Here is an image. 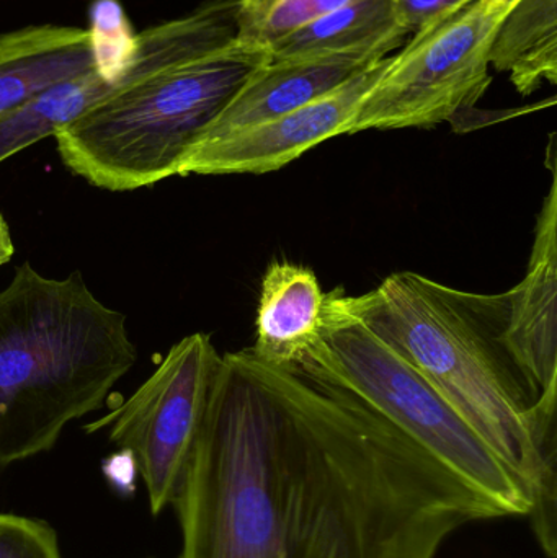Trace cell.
Instances as JSON below:
<instances>
[{
	"mask_svg": "<svg viewBox=\"0 0 557 558\" xmlns=\"http://www.w3.org/2000/svg\"><path fill=\"white\" fill-rule=\"evenodd\" d=\"M179 558H435L493 505L300 367L222 354L175 505Z\"/></svg>",
	"mask_w": 557,
	"mask_h": 558,
	"instance_id": "cell-1",
	"label": "cell"
},
{
	"mask_svg": "<svg viewBox=\"0 0 557 558\" xmlns=\"http://www.w3.org/2000/svg\"><path fill=\"white\" fill-rule=\"evenodd\" d=\"M343 299L480 433L522 485L536 541L556 558L557 389L540 397L510 356L507 292L474 294L399 271Z\"/></svg>",
	"mask_w": 557,
	"mask_h": 558,
	"instance_id": "cell-2",
	"label": "cell"
},
{
	"mask_svg": "<svg viewBox=\"0 0 557 558\" xmlns=\"http://www.w3.org/2000/svg\"><path fill=\"white\" fill-rule=\"evenodd\" d=\"M136 361L126 315L81 271L58 279L20 265L0 291V468L51 451Z\"/></svg>",
	"mask_w": 557,
	"mask_h": 558,
	"instance_id": "cell-3",
	"label": "cell"
},
{
	"mask_svg": "<svg viewBox=\"0 0 557 558\" xmlns=\"http://www.w3.org/2000/svg\"><path fill=\"white\" fill-rule=\"evenodd\" d=\"M267 61L268 52L235 41L153 72L56 131L59 157L74 175L113 193L179 175L206 128Z\"/></svg>",
	"mask_w": 557,
	"mask_h": 558,
	"instance_id": "cell-4",
	"label": "cell"
},
{
	"mask_svg": "<svg viewBox=\"0 0 557 558\" xmlns=\"http://www.w3.org/2000/svg\"><path fill=\"white\" fill-rule=\"evenodd\" d=\"M343 294L327 292L320 337L293 367L362 400L493 505L499 518L529 514L525 490L480 433L399 348L347 307Z\"/></svg>",
	"mask_w": 557,
	"mask_h": 558,
	"instance_id": "cell-5",
	"label": "cell"
},
{
	"mask_svg": "<svg viewBox=\"0 0 557 558\" xmlns=\"http://www.w3.org/2000/svg\"><path fill=\"white\" fill-rule=\"evenodd\" d=\"M517 2L471 0L414 33L360 101L347 134L431 128L473 108L491 84L494 36Z\"/></svg>",
	"mask_w": 557,
	"mask_h": 558,
	"instance_id": "cell-6",
	"label": "cell"
},
{
	"mask_svg": "<svg viewBox=\"0 0 557 558\" xmlns=\"http://www.w3.org/2000/svg\"><path fill=\"white\" fill-rule=\"evenodd\" d=\"M221 363L208 333L189 335L130 399L87 428L108 426V439L134 456L153 514L175 505Z\"/></svg>",
	"mask_w": 557,
	"mask_h": 558,
	"instance_id": "cell-7",
	"label": "cell"
},
{
	"mask_svg": "<svg viewBox=\"0 0 557 558\" xmlns=\"http://www.w3.org/2000/svg\"><path fill=\"white\" fill-rule=\"evenodd\" d=\"M375 62L332 94L291 111L196 144L180 163L179 177L241 175L275 172L330 137L346 136L360 101L391 64Z\"/></svg>",
	"mask_w": 557,
	"mask_h": 558,
	"instance_id": "cell-8",
	"label": "cell"
},
{
	"mask_svg": "<svg viewBox=\"0 0 557 558\" xmlns=\"http://www.w3.org/2000/svg\"><path fill=\"white\" fill-rule=\"evenodd\" d=\"M552 185L536 221L525 277L507 291L504 343L540 397L557 389V175L552 146Z\"/></svg>",
	"mask_w": 557,
	"mask_h": 558,
	"instance_id": "cell-9",
	"label": "cell"
},
{
	"mask_svg": "<svg viewBox=\"0 0 557 558\" xmlns=\"http://www.w3.org/2000/svg\"><path fill=\"white\" fill-rule=\"evenodd\" d=\"M375 62L353 54L270 59L239 88L196 144L300 110L332 94Z\"/></svg>",
	"mask_w": 557,
	"mask_h": 558,
	"instance_id": "cell-10",
	"label": "cell"
},
{
	"mask_svg": "<svg viewBox=\"0 0 557 558\" xmlns=\"http://www.w3.org/2000/svg\"><path fill=\"white\" fill-rule=\"evenodd\" d=\"M324 311L326 292L311 268L274 262L262 279L257 333L249 351L268 366H296L320 337Z\"/></svg>",
	"mask_w": 557,
	"mask_h": 558,
	"instance_id": "cell-11",
	"label": "cell"
},
{
	"mask_svg": "<svg viewBox=\"0 0 557 558\" xmlns=\"http://www.w3.org/2000/svg\"><path fill=\"white\" fill-rule=\"evenodd\" d=\"M94 68L87 29L32 25L0 35V118Z\"/></svg>",
	"mask_w": 557,
	"mask_h": 558,
	"instance_id": "cell-12",
	"label": "cell"
},
{
	"mask_svg": "<svg viewBox=\"0 0 557 558\" xmlns=\"http://www.w3.org/2000/svg\"><path fill=\"white\" fill-rule=\"evenodd\" d=\"M408 35L392 0H355L291 33L271 46L268 56L280 61L353 54L379 61L398 49Z\"/></svg>",
	"mask_w": 557,
	"mask_h": 558,
	"instance_id": "cell-13",
	"label": "cell"
},
{
	"mask_svg": "<svg viewBox=\"0 0 557 558\" xmlns=\"http://www.w3.org/2000/svg\"><path fill=\"white\" fill-rule=\"evenodd\" d=\"M149 72L146 62L134 61L126 77L121 81L92 69L77 77L52 85L19 110L0 118V162L46 137L55 136L56 131L81 117L88 108Z\"/></svg>",
	"mask_w": 557,
	"mask_h": 558,
	"instance_id": "cell-14",
	"label": "cell"
},
{
	"mask_svg": "<svg viewBox=\"0 0 557 558\" xmlns=\"http://www.w3.org/2000/svg\"><path fill=\"white\" fill-rule=\"evenodd\" d=\"M489 65L522 95L557 81V0H519L497 28Z\"/></svg>",
	"mask_w": 557,
	"mask_h": 558,
	"instance_id": "cell-15",
	"label": "cell"
},
{
	"mask_svg": "<svg viewBox=\"0 0 557 558\" xmlns=\"http://www.w3.org/2000/svg\"><path fill=\"white\" fill-rule=\"evenodd\" d=\"M355 0H239V45L270 51L271 46Z\"/></svg>",
	"mask_w": 557,
	"mask_h": 558,
	"instance_id": "cell-16",
	"label": "cell"
},
{
	"mask_svg": "<svg viewBox=\"0 0 557 558\" xmlns=\"http://www.w3.org/2000/svg\"><path fill=\"white\" fill-rule=\"evenodd\" d=\"M87 32L94 68L114 81L126 77L136 54L137 35L120 0H94L90 7V28Z\"/></svg>",
	"mask_w": 557,
	"mask_h": 558,
	"instance_id": "cell-17",
	"label": "cell"
},
{
	"mask_svg": "<svg viewBox=\"0 0 557 558\" xmlns=\"http://www.w3.org/2000/svg\"><path fill=\"white\" fill-rule=\"evenodd\" d=\"M0 558H64L58 534L45 521L0 513Z\"/></svg>",
	"mask_w": 557,
	"mask_h": 558,
	"instance_id": "cell-18",
	"label": "cell"
},
{
	"mask_svg": "<svg viewBox=\"0 0 557 558\" xmlns=\"http://www.w3.org/2000/svg\"><path fill=\"white\" fill-rule=\"evenodd\" d=\"M471 0H392L399 23L409 35L434 25Z\"/></svg>",
	"mask_w": 557,
	"mask_h": 558,
	"instance_id": "cell-19",
	"label": "cell"
},
{
	"mask_svg": "<svg viewBox=\"0 0 557 558\" xmlns=\"http://www.w3.org/2000/svg\"><path fill=\"white\" fill-rule=\"evenodd\" d=\"M101 471H104L108 484L118 494L131 495L136 490V477L140 475V471H137L136 459L126 449H120L110 458L105 459Z\"/></svg>",
	"mask_w": 557,
	"mask_h": 558,
	"instance_id": "cell-20",
	"label": "cell"
},
{
	"mask_svg": "<svg viewBox=\"0 0 557 558\" xmlns=\"http://www.w3.org/2000/svg\"><path fill=\"white\" fill-rule=\"evenodd\" d=\"M15 254V244H13L12 232H10L7 219L0 213V267L9 264Z\"/></svg>",
	"mask_w": 557,
	"mask_h": 558,
	"instance_id": "cell-21",
	"label": "cell"
}]
</instances>
